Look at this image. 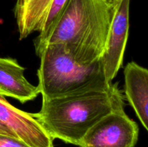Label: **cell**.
<instances>
[{
    "instance_id": "7",
    "label": "cell",
    "mask_w": 148,
    "mask_h": 147,
    "mask_svg": "<svg viewBox=\"0 0 148 147\" xmlns=\"http://www.w3.org/2000/svg\"><path fill=\"white\" fill-rule=\"evenodd\" d=\"M0 124L30 147H53V139L32 113L12 106L0 95Z\"/></svg>"
},
{
    "instance_id": "10",
    "label": "cell",
    "mask_w": 148,
    "mask_h": 147,
    "mask_svg": "<svg viewBox=\"0 0 148 147\" xmlns=\"http://www.w3.org/2000/svg\"><path fill=\"white\" fill-rule=\"evenodd\" d=\"M0 147H30L19 138L0 134Z\"/></svg>"
},
{
    "instance_id": "14",
    "label": "cell",
    "mask_w": 148,
    "mask_h": 147,
    "mask_svg": "<svg viewBox=\"0 0 148 147\" xmlns=\"http://www.w3.org/2000/svg\"><path fill=\"white\" fill-rule=\"evenodd\" d=\"M80 147H81V146H80Z\"/></svg>"
},
{
    "instance_id": "8",
    "label": "cell",
    "mask_w": 148,
    "mask_h": 147,
    "mask_svg": "<svg viewBox=\"0 0 148 147\" xmlns=\"http://www.w3.org/2000/svg\"><path fill=\"white\" fill-rule=\"evenodd\" d=\"M25 68L15 59L0 58V95L25 103L40 94L38 86L31 84L24 76Z\"/></svg>"
},
{
    "instance_id": "3",
    "label": "cell",
    "mask_w": 148,
    "mask_h": 147,
    "mask_svg": "<svg viewBox=\"0 0 148 147\" xmlns=\"http://www.w3.org/2000/svg\"><path fill=\"white\" fill-rule=\"evenodd\" d=\"M38 86L43 99L76 95L112 86L106 79L100 61L82 65L71 58L62 44H49L38 55Z\"/></svg>"
},
{
    "instance_id": "1",
    "label": "cell",
    "mask_w": 148,
    "mask_h": 147,
    "mask_svg": "<svg viewBox=\"0 0 148 147\" xmlns=\"http://www.w3.org/2000/svg\"><path fill=\"white\" fill-rule=\"evenodd\" d=\"M124 107L117 83L107 90L43 99L40 111L32 115L53 139L80 146L86 133L105 115Z\"/></svg>"
},
{
    "instance_id": "6",
    "label": "cell",
    "mask_w": 148,
    "mask_h": 147,
    "mask_svg": "<svg viewBox=\"0 0 148 147\" xmlns=\"http://www.w3.org/2000/svg\"><path fill=\"white\" fill-rule=\"evenodd\" d=\"M130 0H121L114 10L106 43L100 59L106 79L109 83L121 68L130 28Z\"/></svg>"
},
{
    "instance_id": "11",
    "label": "cell",
    "mask_w": 148,
    "mask_h": 147,
    "mask_svg": "<svg viewBox=\"0 0 148 147\" xmlns=\"http://www.w3.org/2000/svg\"><path fill=\"white\" fill-rule=\"evenodd\" d=\"M102 1L110 9H111L112 10H115V9L116 8V7L119 5L121 0H102Z\"/></svg>"
},
{
    "instance_id": "12",
    "label": "cell",
    "mask_w": 148,
    "mask_h": 147,
    "mask_svg": "<svg viewBox=\"0 0 148 147\" xmlns=\"http://www.w3.org/2000/svg\"><path fill=\"white\" fill-rule=\"evenodd\" d=\"M27 1H28V0H17L15 5V9H14V14L20 12L23 8V7L25 5Z\"/></svg>"
},
{
    "instance_id": "2",
    "label": "cell",
    "mask_w": 148,
    "mask_h": 147,
    "mask_svg": "<svg viewBox=\"0 0 148 147\" xmlns=\"http://www.w3.org/2000/svg\"><path fill=\"white\" fill-rule=\"evenodd\" d=\"M114 12L102 0H68L36 54L49 44H62L79 64L98 61L105 48Z\"/></svg>"
},
{
    "instance_id": "4",
    "label": "cell",
    "mask_w": 148,
    "mask_h": 147,
    "mask_svg": "<svg viewBox=\"0 0 148 147\" xmlns=\"http://www.w3.org/2000/svg\"><path fill=\"white\" fill-rule=\"evenodd\" d=\"M138 136V125L123 108L105 115L90 128L79 147H134Z\"/></svg>"
},
{
    "instance_id": "9",
    "label": "cell",
    "mask_w": 148,
    "mask_h": 147,
    "mask_svg": "<svg viewBox=\"0 0 148 147\" xmlns=\"http://www.w3.org/2000/svg\"><path fill=\"white\" fill-rule=\"evenodd\" d=\"M124 92L136 115L148 130V71L134 61L124 68Z\"/></svg>"
},
{
    "instance_id": "13",
    "label": "cell",
    "mask_w": 148,
    "mask_h": 147,
    "mask_svg": "<svg viewBox=\"0 0 148 147\" xmlns=\"http://www.w3.org/2000/svg\"><path fill=\"white\" fill-rule=\"evenodd\" d=\"M0 134H2V135H9V136L13 137L11 133H10V131H9L8 130H7V128H5V127L3 126L1 124H0Z\"/></svg>"
},
{
    "instance_id": "5",
    "label": "cell",
    "mask_w": 148,
    "mask_h": 147,
    "mask_svg": "<svg viewBox=\"0 0 148 147\" xmlns=\"http://www.w3.org/2000/svg\"><path fill=\"white\" fill-rule=\"evenodd\" d=\"M68 0H28L23 8L14 14L20 39L33 32H39L34 41L37 51L50 35Z\"/></svg>"
}]
</instances>
